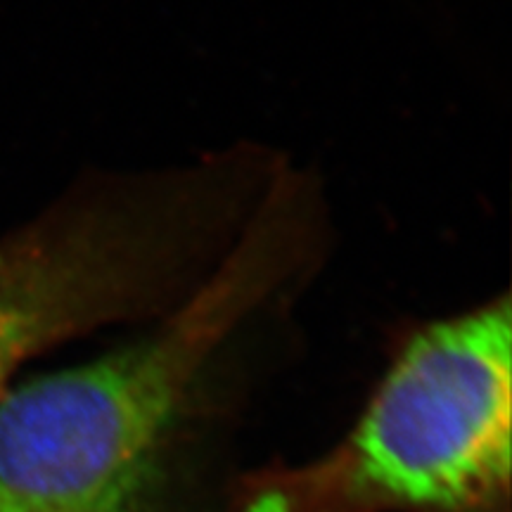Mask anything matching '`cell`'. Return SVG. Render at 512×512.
Listing matches in <instances>:
<instances>
[{
    "mask_svg": "<svg viewBox=\"0 0 512 512\" xmlns=\"http://www.w3.org/2000/svg\"><path fill=\"white\" fill-rule=\"evenodd\" d=\"M318 233L297 204L259 207L226 259L147 335L0 394V512H152L197 380L304 275Z\"/></svg>",
    "mask_w": 512,
    "mask_h": 512,
    "instance_id": "cell-1",
    "label": "cell"
},
{
    "mask_svg": "<svg viewBox=\"0 0 512 512\" xmlns=\"http://www.w3.org/2000/svg\"><path fill=\"white\" fill-rule=\"evenodd\" d=\"M264 197L245 147L98 176L0 238V394L29 358L176 309L226 259Z\"/></svg>",
    "mask_w": 512,
    "mask_h": 512,
    "instance_id": "cell-2",
    "label": "cell"
},
{
    "mask_svg": "<svg viewBox=\"0 0 512 512\" xmlns=\"http://www.w3.org/2000/svg\"><path fill=\"white\" fill-rule=\"evenodd\" d=\"M508 294L403 344L347 439L271 479L290 512H510Z\"/></svg>",
    "mask_w": 512,
    "mask_h": 512,
    "instance_id": "cell-3",
    "label": "cell"
},
{
    "mask_svg": "<svg viewBox=\"0 0 512 512\" xmlns=\"http://www.w3.org/2000/svg\"><path fill=\"white\" fill-rule=\"evenodd\" d=\"M242 512H290V505H287L283 491L264 484V489L256 491V496L242 508Z\"/></svg>",
    "mask_w": 512,
    "mask_h": 512,
    "instance_id": "cell-4",
    "label": "cell"
}]
</instances>
